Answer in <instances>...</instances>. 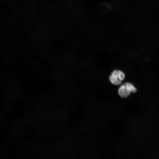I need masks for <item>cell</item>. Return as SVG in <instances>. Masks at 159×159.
Listing matches in <instances>:
<instances>
[{
  "label": "cell",
  "instance_id": "cell-1",
  "mask_svg": "<svg viewBox=\"0 0 159 159\" xmlns=\"http://www.w3.org/2000/svg\"><path fill=\"white\" fill-rule=\"evenodd\" d=\"M137 91L136 88L131 83L126 82L121 84L119 87L118 93L121 98H127L131 93H135Z\"/></svg>",
  "mask_w": 159,
  "mask_h": 159
},
{
  "label": "cell",
  "instance_id": "cell-2",
  "mask_svg": "<svg viewBox=\"0 0 159 159\" xmlns=\"http://www.w3.org/2000/svg\"><path fill=\"white\" fill-rule=\"evenodd\" d=\"M125 77V73L119 69L114 70L109 77V80L112 85L117 86L121 84Z\"/></svg>",
  "mask_w": 159,
  "mask_h": 159
}]
</instances>
